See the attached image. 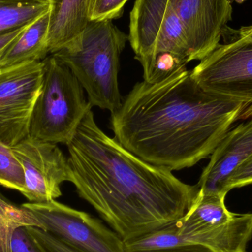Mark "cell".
<instances>
[{"label": "cell", "mask_w": 252, "mask_h": 252, "mask_svg": "<svg viewBox=\"0 0 252 252\" xmlns=\"http://www.w3.org/2000/svg\"><path fill=\"white\" fill-rule=\"evenodd\" d=\"M12 252H47L30 235L26 227L19 228L13 234Z\"/></svg>", "instance_id": "obj_21"}, {"label": "cell", "mask_w": 252, "mask_h": 252, "mask_svg": "<svg viewBox=\"0 0 252 252\" xmlns=\"http://www.w3.org/2000/svg\"><path fill=\"white\" fill-rule=\"evenodd\" d=\"M128 0H90L89 18L90 21L118 19Z\"/></svg>", "instance_id": "obj_19"}, {"label": "cell", "mask_w": 252, "mask_h": 252, "mask_svg": "<svg viewBox=\"0 0 252 252\" xmlns=\"http://www.w3.org/2000/svg\"><path fill=\"white\" fill-rule=\"evenodd\" d=\"M90 0H50L48 50L50 55L82 33L90 22Z\"/></svg>", "instance_id": "obj_13"}, {"label": "cell", "mask_w": 252, "mask_h": 252, "mask_svg": "<svg viewBox=\"0 0 252 252\" xmlns=\"http://www.w3.org/2000/svg\"><path fill=\"white\" fill-rule=\"evenodd\" d=\"M183 25L191 62L201 61L220 44L232 19L230 0H170Z\"/></svg>", "instance_id": "obj_10"}, {"label": "cell", "mask_w": 252, "mask_h": 252, "mask_svg": "<svg viewBox=\"0 0 252 252\" xmlns=\"http://www.w3.org/2000/svg\"><path fill=\"white\" fill-rule=\"evenodd\" d=\"M42 78V62L0 71V142L4 145L15 146L29 136Z\"/></svg>", "instance_id": "obj_8"}, {"label": "cell", "mask_w": 252, "mask_h": 252, "mask_svg": "<svg viewBox=\"0 0 252 252\" xmlns=\"http://www.w3.org/2000/svg\"><path fill=\"white\" fill-rule=\"evenodd\" d=\"M129 28L128 41L140 63L160 53L176 55L187 63L191 62L183 25L170 0H136Z\"/></svg>", "instance_id": "obj_5"}, {"label": "cell", "mask_w": 252, "mask_h": 252, "mask_svg": "<svg viewBox=\"0 0 252 252\" xmlns=\"http://www.w3.org/2000/svg\"><path fill=\"white\" fill-rule=\"evenodd\" d=\"M25 172L11 147L0 142V186L22 193L25 188Z\"/></svg>", "instance_id": "obj_18"}, {"label": "cell", "mask_w": 252, "mask_h": 252, "mask_svg": "<svg viewBox=\"0 0 252 252\" xmlns=\"http://www.w3.org/2000/svg\"><path fill=\"white\" fill-rule=\"evenodd\" d=\"M35 226L43 229L35 215L23 205L17 206L0 195V252H12L13 234L19 228Z\"/></svg>", "instance_id": "obj_17"}, {"label": "cell", "mask_w": 252, "mask_h": 252, "mask_svg": "<svg viewBox=\"0 0 252 252\" xmlns=\"http://www.w3.org/2000/svg\"><path fill=\"white\" fill-rule=\"evenodd\" d=\"M69 182L124 242L183 217L198 185L150 164L100 128L90 109L66 145Z\"/></svg>", "instance_id": "obj_1"}, {"label": "cell", "mask_w": 252, "mask_h": 252, "mask_svg": "<svg viewBox=\"0 0 252 252\" xmlns=\"http://www.w3.org/2000/svg\"><path fill=\"white\" fill-rule=\"evenodd\" d=\"M235 213L226 208L224 197L198 195L186 214L173 223L180 235H188L204 229L221 226L230 221Z\"/></svg>", "instance_id": "obj_15"}, {"label": "cell", "mask_w": 252, "mask_h": 252, "mask_svg": "<svg viewBox=\"0 0 252 252\" xmlns=\"http://www.w3.org/2000/svg\"><path fill=\"white\" fill-rule=\"evenodd\" d=\"M252 104L201 88L183 69L157 83H138L111 114L115 138L132 154L171 171L210 157Z\"/></svg>", "instance_id": "obj_2"}, {"label": "cell", "mask_w": 252, "mask_h": 252, "mask_svg": "<svg viewBox=\"0 0 252 252\" xmlns=\"http://www.w3.org/2000/svg\"><path fill=\"white\" fill-rule=\"evenodd\" d=\"M43 62L39 94L31 117L29 136L50 143L67 145L91 109L72 71L50 55Z\"/></svg>", "instance_id": "obj_4"}, {"label": "cell", "mask_w": 252, "mask_h": 252, "mask_svg": "<svg viewBox=\"0 0 252 252\" xmlns=\"http://www.w3.org/2000/svg\"><path fill=\"white\" fill-rule=\"evenodd\" d=\"M50 13L39 16L27 25L23 32L4 50L0 69H6L30 62H42L50 56L48 31Z\"/></svg>", "instance_id": "obj_14"}, {"label": "cell", "mask_w": 252, "mask_h": 252, "mask_svg": "<svg viewBox=\"0 0 252 252\" xmlns=\"http://www.w3.org/2000/svg\"><path fill=\"white\" fill-rule=\"evenodd\" d=\"M25 27L10 31V32H6V33L0 35V58H1L2 53H4V50L23 32ZM0 71H1V69H0Z\"/></svg>", "instance_id": "obj_23"}, {"label": "cell", "mask_w": 252, "mask_h": 252, "mask_svg": "<svg viewBox=\"0 0 252 252\" xmlns=\"http://www.w3.org/2000/svg\"><path fill=\"white\" fill-rule=\"evenodd\" d=\"M50 10V0H0V35L27 26Z\"/></svg>", "instance_id": "obj_16"}, {"label": "cell", "mask_w": 252, "mask_h": 252, "mask_svg": "<svg viewBox=\"0 0 252 252\" xmlns=\"http://www.w3.org/2000/svg\"><path fill=\"white\" fill-rule=\"evenodd\" d=\"M43 226V230L81 252H126L125 242L114 230L85 212L56 200L25 203Z\"/></svg>", "instance_id": "obj_6"}, {"label": "cell", "mask_w": 252, "mask_h": 252, "mask_svg": "<svg viewBox=\"0 0 252 252\" xmlns=\"http://www.w3.org/2000/svg\"><path fill=\"white\" fill-rule=\"evenodd\" d=\"M125 249L126 252H238L226 231L216 229L182 235L173 223L125 242Z\"/></svg>", "instance_id": "obj_12"}, {"label": "cell", "mask_w": 252, "mask_h": 252, "mask_svg": "<svg viewBox=\"0 0 252 252\" xmlns=\"http://www.w3.org/2000/svg\"><path fill=\"white\" fill-rule=\"evenodd\" d=\"M190 74L209 93L252 104V42L235 35L219 44Z\"/></svg>", "instance_id": "obj_7"}, {"label": "cell", "mask_w": 252, "mask_h": 252, "mask_svg": "<svg viewBox=\"0 0 252 252\" xmlns=\"http://www.w3.org/2000/svg\"><path fill=\"white\" fill-rule=\"evenodd\" d=\"M25 172L22 195L30 203H46L62 196L61 187L69 182L67 158L56 144L28 136L11 147Z\"/></svg>", "instance_id": "obj_9"}, {"label": "cell", "mask_w": 252, "mask_h": 252, "mask_svg": "<svg viewBox=\"0 0 252 252\" xmlns=\"http://www.w3.org/2000/svg\"><path fill=\"white\" fill-rule=\"evenodd\" d=\"M30 235L47 252H81L59 241L45 230L35 226H26Z\"/></svg>", "instance_id": "obj_20"}, {"label": "cell", "mask_w": 252, "mask_h": 252, "mask_svg": "<svg viewBox=\"0 0 252 252\" xmlns=\"http://www.w3.org/2000/svg\"><path fill=\"white\" fill-rule=\"evenodd\" d=\"M127 41L128 36L112 20L90 21L81 35L52 55L72 71L92 107L112 114L122 104L118 72Z\"/></svg>", "instance_id": "obj_3"}, {"label": "cell", "mask_w": 252, "mask_h": 252, "mask_svg": "<svg viewBox=\"0 0 252 252\" xmlns=\"http://www.w3.org/2000/svg\"><path fill=\"white\" fill-rule=\"evenodd\" d=\"M252 157V116L231 127L213 154L197 184L202 195L224 197L226 184L240 165Z\"/></svg>", "instance_id": "obj_11"}, {"label": "cell", "mask_w": 252, "mask_h": 252, "mask_svg": "<svg viewBox=\"0 0 252 252\" xmlns=\"http://www.w3.org/2000/svg\"><path fill=\"white\" fill-rule=\"evenodd\" d=\"M252 184V157L243 163L230 176L226 184L229 192L235 188H242Z\"/></svg>", "instance_id": "obj_22"}, {"label": "cell", "mask_w": 252, "mask_h": 252, "mask_svg": "<svg viewBox=\"0 0 252 252\" xmlns=\"http://www.w3.org/2000/svg\"><path fill=\"white\" fill-rule=\"evenodd\" d=\"M237 36L244 38L252 42V25L242 27L239 31H236Z\"/></svg>", "instance_id": "obj_24"}]
</instances>
